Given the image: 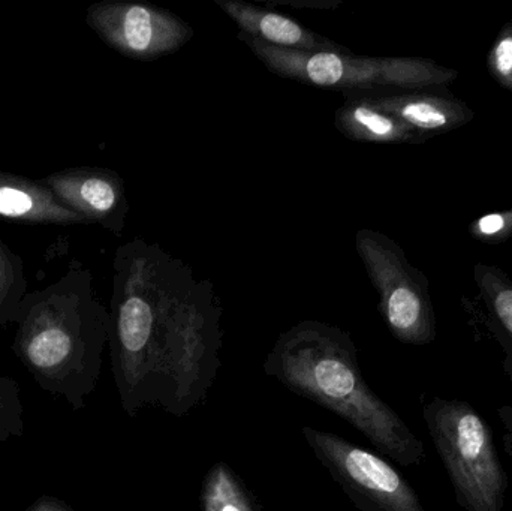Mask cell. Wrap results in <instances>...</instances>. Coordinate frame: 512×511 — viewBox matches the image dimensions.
Returning <instances> with one entry per match:
<instances>
[{
  "instance_id": "11",
  "label": "cell",
  "mask_w": 512,
  "mask_h": 511,
  "mask_svg": "<svg viewBox=\"0 0 512 511\" xmlns=\"http://www.w3.org/2000/svg\"><path fill=\"white\" fill-rule=\"evenodd\" d=\"M216 5L237 24L240 33L273 47L310 53L352 54L345 45L337 44L327 36L312 32L303 24L280 12L259 8L242 0H216Z\"/></svg>"
},
{
  "instance_id": "20",
  "label": "cell",
  "mask_w": 512,
  "mask_h": 511,
  "mask_svg": "<svg viewBox=\"0 0 512 511\" xmlns=\"http://www.w3.org/2000/svg\"><path fill=\"white\" fill-rule=\"evenodd\" d=\"M469 234L486 245H501L512 237V209L487 213L469 225Z\"/></svg>"
},
{
  "instance_id": "12",
  "label": "cell",
  "mask_w": 512,
  "mask_h": 511,
  "mask_svg": "<svg viewBox=\"0 0 512 511\" xmlns=\"http://www.w3.org/2000/svg\"><path fill=\"white\" fill-rule=\"evenodd\" d=\"M376 104L405 123L424 140L468 125L475 113L456 98L426 92H396L373 95Z\"/></svg>"
},
{
  "instance_id": "2",
  "label": "cell",
  "mask_w": 512,
  "mask_h": 511,
  "mask_svg": "<svg viewBox=\"0 0 512 511\" xmlns=\"http://www.w3.org/2000/svg\"><path fill=\"white\" fill-rule=\"evenodd\" d=\"M108 341L110 311L92 272L72 261L56 282L24 297L12 350L44 392L80 411L98 386Z\"/></svg>"
},
{
  "instance_id": "22",
  "label": "cell",
  "mask_w": 512,
  "mask_h": 511,
  "mask_svg": "<svg viewBox=\"0 0 512 511\" xmlns=\"http://www.w3.org/2000/svg\"><path fill=\"white\" fill-rule=\"evenodd\" d=\"M268 5H286V6H298V8H316V9H336L340 5L339 0H319V2H288V0H271Z\"/></svg>"
},
{
  "instance_id": "1",
  "label": "cell",
  "mask_w": 512,
  "mask_h": 511,
  "mask_svg": "<svg viewBox=\"0 0 512 511\" xmlns=\"http://www.w3.org/2000/svg\"><path fill=\"white\" fill-rule=\"evenodd\" d=\"M262 369L289 392L342 417L391 461L402 467L423 462V441L370 389L345 330L301 321L277 338Z\"/></svg>"
},
{
  "instance_id": "10",
  "label": "cell",
  "mask_w": 512,
  "mask_h": 511,
  "mask_svg": "<svg viewBox=\"0 0 512 511\" xmlns=\"http://www.w3.org/2000/svg\"><path fill=\"white\" fill-rule=\"evenodd\" d=\"M69 209L89 224L122 236L129 213L125 182L108 168L74 167L41 179Z\"/></svg>"
},
{
  "instance_id": "8",
  "label": "cell",
  "mask_w": 512,
  "mask_h": 511,
  "mask_svg": "<svg viewBox=\"0 0 512 511\" xmlns=\"http://www.w3.org/2000/svg\"><path fill=\"white\" fill-rule=\"evenodd\" d=\"M331 479L360 511H427L405 477L376 453L333 432L301 429Z\"/></svg>"
},
{
  "instance_id": "13",
  "label": "cell",
  "mask_w": 512,
  "mask_h": 511,
  "mask_svg": "<svg viewBox=\"0 0 512 511\" xmlns=\"http://www.w3.org/2000/svg\"><path fill=\"white\" fill-rule=\"evenodd\" d=\"M0 218L24 224H89L41 180L0 171Z\"/></svg>"
},
{
  "instance_id": "17",
  "label": "cell",
  "mask_w": 512,
  "mask_h": 511,
  "mask_svg": "<svg viewBox=\"0 0 512 511\" xmlns=\"http://www.w3.org/2000/svg\"><path fill=\"white\" fill-rule=\"evenodd\" d=\"M26 296L27 278L23 260L0 240V326L17 324Z\"/></svg>"
},
{
  "instance_id": "16",
  "label": "cell",
  "mask_w": 512,
  "mask_h": 511,
  "mask_svg": "<svg viewBox=\"0 0 512 511\" xmlns=\"http://www.w3.org/2000/svg\"><path fill=\"white\" fill-rule=\"evenodd\" d=\"M200 504L203 511H261L248 486L225 462H216L204 477Z\"/></svg>"
},
{
  "instance_id": "7",
  "label": "cell",
  "mask_w": 512,
  "mask_h": 511,
  "mask_svg": "<svg viewBox=\"0 0 512 511\" xmlns=\"http://www.w3.org/2000/svg\"><path fill=\"white\" fill-rule=\"evenodd\" d=\"M355 249L378 291L379 312L391 335L403 344H432L436 317L427 276L409 263L391 237L379 231L361 228Z\"/></svg>"
},
{
  "instance_id": "14",
  "label": "cell",
  "mask_w": 512,
  "mask_h": 511,
  "mask_svg": "<svg viewBox=\"0 0 512 511\" xmlns=\"http://www.w3.org/2000/svg\"><path fill=\"white\" fill-rule=\"evenodd\" d=\"M345 102L334 114V126L343 137L358 143L420 144L423 137L388 114L369 93H343Z\"/></svg>"
},
{
  "instance_id": "4",
  "label": "cell",
  "mask_w": 512,
  "mask_h": 511,
  "mask_svg": "<svg viewBox=\"0 0 512 511\" xmlns=\"http://www.w3.org/2000/svg\"><path fill=\"white\" fill-rule=\"evenodd\" d=\"M222 341L221 300L212 281L192 275L171 314L156 407L185 417L203 405L221 369Z\"/></svg>"
},
{
  "instance_id": "18",
  "label": "cell",
  "mask_w": 512,
  "mask_h": 511,
  "mask_svg": "<svg viewBox=\"0 0 512 511\" xmlns=\"http://www.w3.org/2000/svg\"><path fill=\"white\" fill-rule=\"evenodd\" d=\"M24 434V405L14 378L0 374V444Z\"/></svg>"
},
{
  "instance_id": "19",
  "label": "cell",
  "mask_w": 512,
  "mask_h": 511,
  "mask_svg": "<svg viewBox=\"0 0 512 511\" xmlns=\"http://www.w3.org/2000/svg\"><path fill=\"white\" fill-rule=\"evenodd\" d=\"M487 69L493 80L512 92V21L502 27L487 54Z\"/></svg>"
},
{
  "instance_id": "21",
  "label": "cell",
  "mask_w": 512,
  "mask_h": 511,
  "mask_svg": "<svg viewBox=\"0 0 512 511\" xmlns=\"http://www.w3.org/2000/svg\"><path fill=\"white\" fill-rule=\"evenodd\" d=\"M24 511H75L71 506L60 500V498L50 497V495H44V497L38 498L32 506L27 507Z\"/></svg>"
},
{
  "instance_id": "5",
  "label": "cell",
  "mask_w": 512,
  "mask_h": 511,
  "mask_svg": "<svg viewBox=\"0 0 512 511\" xmlns=\"http://www.w3.org/2000/svg\"><path fill=\"white\" fill-rule=\"evenodd\" d=\"M252 53L273 74L307 86L343 93L421 92L444 87L459 77L457 69L423 57H369L342 53L286 50L239 33Z\"/></svg>"
},
{
  "instance_id": "3",
  "label": "cell",
  "mask_w": 512,
  "mask_h": 511,
  "mask_svg": "<svg viewBox=\"0 0 512 511\" xmlns=\"http://www.w3.org/2000/svg\"><path fill=\"white\" fill-rule=\"evenodd\" d=\"M110 354L120 404L129 417L158 404L162 351L191 267L144 239L117 248L113 263Z\"/></svg>"
},
{
  "instance_id": "9",
  "label": "cell",
  "mask_w": 512,
  "mask_h": 511,
  "mask_svg": "<svg viewBox=\"0 0 512 511\" xmlns=\"http://www.w3.org/2000/svg\"><path fill=\"white\" fill-rule=\"evenodd\" d=\"M86 23L117 53L153 62L177 53L195 32L191 24L150 3L104 0L89 6Z\"/></svg>"
},
{
  "instance_id": "15",
  "label": "cell",
  "mask_w": 512,
  "mask_h": 511,
  "mask_svg": "<svg viewBox=\"0 0 512 511\" xmlns=\"http://www.w3.org/2000/svg\"><path fill=\"white\" fill-rule=\"evenodd\" d=\"M474 279L489 314L490 329L507 353L504 365L512 377V278L499 267L478 263Z\"/></svg>"
},
{
  "instance_id": "6",
  "label": "cell",
  "mask_w": 512,
  "mask_h": 511,
  "mask_svg": "<svg viewBox=\"0 0 512 511\" xmlns=\"http://www.w3.org/2000/svg\"><path fill=\"white\" fill-rule=\"evenodd\" d=\"M430 437L463 511H504L508 476L483 417L463 401L424 405Z\"/></svg>"
}]
</instances>
